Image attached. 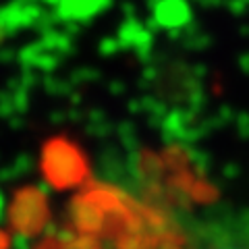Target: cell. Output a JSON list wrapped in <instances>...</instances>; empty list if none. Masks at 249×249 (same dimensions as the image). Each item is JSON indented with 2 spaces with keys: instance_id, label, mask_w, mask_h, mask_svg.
Returning a JSON list of instances; mask_svg holds the SVG:
<instances>
[{
  "instance_id": "cell-1",
  "label": "cell",
  "mask_w": 249,
  "mask_h": 249,
  "mask_svg": "<svg viewBox=\"0 0 249 249\" xmlns=\"http://www.w3.org/2000/svg\"><path fill=\"white\" fill-rule=\"evenodd\" d=\"M201 249H249V239H245L243 235H222L216 241H210Z\"/></svg>"
}]
</instances>
